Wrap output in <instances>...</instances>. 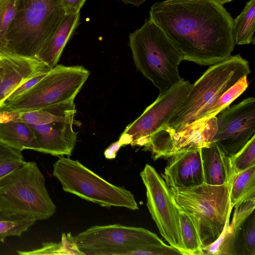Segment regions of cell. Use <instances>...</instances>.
I'll use <instances>...</instances> for the list:
<instances>
[{
	"instance_id": "obj_1",
	"label": "cell",
	"mask_w": 255,
	"mask_h": 255,
	"mask_svg": "<svg viewBox=\"0 0 255 255\" xmlns=\"http://www.w3.org/2000/svg\"><path fill=\"white\" fill-rule=\"evenodd\" d=\"M149 18L172 41L184 60L211 66L231 56L235 46L233 18L213 0L157 1Z\"/></svg>"
},
{
	"instance_id": "obj_2",
	"label": "cell",
	"mask_w": 255,
	"mask_h": 255,
	"mask_svg": "<svg viewBox=\"0 0 255 255\" xmlns=\"http://www.w3.org/2000/svg\"><path fill=\"white\" fill-rule=\"evenodd\" d=\"M128 45L136 68L158 89L169 90L181 79L183 56L164 32L149 18L129 35Z\"/></svg>"
},
{
	"instance_id": "obj_3",
	"label": "cell",
	"mask_w": 255,
	"mask_h": 255,
	"mask_svg": "<svg viewBox=\"0 0 255 255\" xmlns=\"http://www.w3.org/2000/svg\"><path fill=\"white\" fill-rule=\"evenodd\" d=\"M251 73L240 54L211 65L193 84L181 106L162 127L180 131L202 120L211 105L226 90Z\"/></svg>"
},
{
	"instance_id": "obj_4",
	"label": "cell",
	"mask_w": 255,
	"mask_h": 255,
	"mask_svg": "<svg viewBox=\"0 0 255 255\" xmlns=\"http://www.w3.org/2000/svg\"><path fill=\"white\" fill-rule=\"evenodd\" d=\"M65 15L61 0H20L1 52L36 58Z\"/></svg>"
},
{
	"instance_id": "obj_5",
	"label": "cell",
	"mask_w": 255,
	"mask_h": 255,
	"mask_svg": "<svg viewBox=\"0 0 255 255\" xmlns=\"http://www.w3.org/2000/svg\"><path fill=\"white\" fill-rule=\"evenodd\" d=\"M83 255H177L154 233L121 224L94 226L73 237Z\"/></svg>"
},
{
	"instance_id": "obj_6",
	"label": "cell",
	"mask_w": 255,
	"mask_h": 255,
	"mask_svg": "<svg viewBox=\"0 0 255 255\" xmlns=\"http://www.w3.org/2000/svg\"><path fill=\"white\" fill-rule=\"evenodd\" d=\"M230 187L205 183L190 188L169 187L176 204L194 225L202 247L217 240L230 217Z\"/></svg>"
},
{
	"instance_id": "obj_7",
	"label": "cell",
	"mask_w": 255,
	"mask_h": 255,
	"mask_svg": "<svg viewBox=\"0 0 255 255\" xmlns=\"http://www.w3.org/2000/svg\"><path fill=\"white\" fill-rule=\"evenodd\" d=\"M45 178L35 162L25 164L0 180V208L46 220L56 206L45 184Z\"/></svg>"
},
{
	"instance_id": "obj_8",
	"label": "cell",
	"mask_w": 255,
	"mask_h": 255,
	"mask_svg": "<svg viewBox=\"0 0 255 255\" xmlns=\"http://www.w3.org/2000/svg\"><path fill=\"white\" fill-rule=\"evenodd\" d=\"M53 174L65 192L84 200L108 208L138 209L134 196L130 191L108 182L77 160L60 156L53 164Z\"/></svg>"
},
{
	"instance_id": "obj_9",
	"label": "cell",
	"mask_w": 255,
	"mask_h": 255,
	"mask_svg": "<svg viewBox=\"0 0 255 255\" xmlns=\"http://www.w3.org/2000/svg\"><path fill=\"white\" fill-rule=\"evenodd\" d=\"M89 75L83 66L56 65L27 92L0 111L26 112L74 100Z\"/></svg>"
},
{
	"instance_id": "obj_10",
	"label": "cell",
	"mask_w": 255,
	"mask_h": 255,
	"mask_svg": "<svg viewBox=\"0 0 255 255\" xmlns=\"http://www.w3.org/2000/svg\"><path fill=\"white\" fill-rule=\"evenodd\" d=\"M140 176L146 189V206L161 236L182 255H187L182 239L178 208L168 186L148 164Z\"/></svg>"
},
{
	"instance_id": "obj_11",
	"label": "cell",
	"mask_w": 255,
	"mask_h": 255,
	"mask_svg": "<svg viewBox=\"0 0 255 255\" xmlns=\"http://www.w3.org/2000/svg\"><path fill=\"white\" fill-rule=\"evenodd\" d=\"M191 86L183 78L169 90L159 94L142 114L128 124L121 134L122 146H143L151 136L165 125L186 98Z\"/></svg>"
},
{
	"instance_id": "obj_12",
	"label": "cell",
	"mask_w": 255,
	"mask_h": 255,
	"mask_svg": "<svg viewBox=\"0 0 255 255\" xmlns=\"http://www.w3.org/2000/svg\"><path fill=\"white\" fill-rule=\"evenodd\" d=\"M216 130V117L194 122L180 131L161 127L151 136L143 149L150 151L154 160L169 158L180 152L209 145Z\"/></svg>"
},
{
	"instance_id": "obj_13",
	"label": "cell",
	"mask_w": 255,
	"mask_h": 255,
	"mask_svg": "<svg viewBox=\"0 0 255 255\" xmlns=\"http://www.w3.org/2000/svg\"><path fill=\"white\" fill-rule=\"evenodd\" d=\"M217 130L212 142L231 156L255 135V99L249 97L228 107L216 116Z\"/></svg>"
},
{
	"instance_id": "obj_14",
	"label": "cell",
	"mask_w": 255,
	"mask_h": 255,
	"mask_svg": "<svg viewBox=\"0 0 255 255\" xmlns=\"http://www.w3.org/2000/svg\"><path fill=\"white\" fill-rule=\"evenodd\" d=\"M51 69L37 58L0 52V108L8 96L21 84Z\"/></svg>"
},
{
	"instance_id": "obj_15",
	"label": "cell",
	"mask_w": 255,
	"mask_h": 255,
	"mask_svg": "<svg viewBox=\"0 0 255 255\" xmlns=\"http://www.w3.org/2000/svg\"><path fill=\"white\" fill-rule=\"evenodd\" d=\"M74 125L80 126L81 123L74 118L45 125H29L35 133L38 152L61 156L71 155L75 147L78 132L74 130Z\"/></svg>"
},
{
	"instance_id": "obj_16",
	"label": "cell",
	"mask_w": 255,
	"mask_h": 255,
	"mask_svg": "<svg viewBox=\"0 0 255 255\" xmlns=\"http://www.w3.org/2000/svg\"><path fill=\"white\" fill-rule=\"evenodd\" d=\"M169 158L161 174L169 187L190 188L204 183L201 148L180 152Z\"/></svg>"
},
{
	"instance_id": "obj_17",
	"label": "cell",
	"mask_w": 255,
	"mask_h": 255,
	"mask_svg": "<svg viewBox=\"0 0 255 255\" xmlns=\"http://www.w3.org/2000/svg\"><path fill=\"white\" fill-rule=\"evenodd\" d=\"M255 199L247 201L235 208L231 223L227 218L219 237L212 244L202 247L204 255H235V244L243 223L255 211Z\"/></svg>"
},
{
	"instance_id": "obj_18",
	"label": "cell",
	"mask_w": 255,
	"mask_h": 255,
	"mask_svg": "<svg viewBox=\"0 0 255 255\" xmlns=\"http://www.w3.org/2000/svg\"><path fill=\"white\" fill-rule=\"evenodd\" d=\"M204 183L211 185L230 184L234 174L230 156L214 142L201 148Z\"/></svg>"
},
{
	"instance_id": "obj_19",
	"label": "cell",
	"mask_w": 255,
	"mask_h": 255,
	"mask_svg": "<svg viewBox=\"0 0 255 255\" xmlns=\"http://www.w3.org/2000/svg\"><path fill=\"white\" fill-rule=\"evenodd\" d=\"M80 12L66 14L59 26L44 44L36 58L52 69L59 61L63 50L78 25Z\"/></svg>"
},
{
	"instance_id": "obj_20",
	"label": "cell",
	"mask_w": 255,
	"mask_h": 255,
	"mask_svg": "<svg viewBox=\"0 0 255 255\" xmlns=\"http://www.w3.org/2000/svg\"><path fill=\"white\" fill-rule=\"evenodd\" d=\"M74 100L56 104L44 109L22 113H9L8 120L29 125H42L75 118L76 114Z\"/></svg>"
},
{
	"instance_id": "obj_21",
	"label": "cell",
	"mask_w": 255,
	"mask_h": 255,
	"mask_svg": "<svg viewBox=\"0 0 255 255\" xmlns=\"http://www.w3.org/2000/svg\"><path fill=\"white\" fill-rule=\"evenodd\" d=\"M0 141L21 151L39 149L35 133L30 126L13 120L0 121Z\"/></svg>"
},
{
	"instance_id": "obj_22",
	"label": "cell",
	"mask_w": 255,
	"mask_h": 255,
	"mask_svg": "<svg viewBox=\"0 0 255 255\" xmlns=\"http://www.w3.org/2000/svg\"><path fill=\"white\" fill-rule=\"evenodd\" d=\"M253 199H255V166L234 174L230 187L232 208Z\"/></svg>"
},
{
	"instance_id": "obj_23",
	"label": "cell",
	"mask_w": 255,
	"mask_h": 255,
	"mask_svg": "<svg viewBox=\"0 0 255 255\" xmlns=\"http://www.w3.org/2000/svg\"><path fill=\"white\" fill-rule=\"evenodd\" d=\"M255 0L246 2L242 12L233 19V37L235 45L255 43Z\"/></svg>"
},
{
	"instance_id": "obj_24",
	"label": "cell",
	"mask_w": 255,
	"mask_h": 255,
	"mask_svg": "<svg viewBox=\"0 0 255 255\" xmlns=\"http://www.w3.org/2000/svg\"><path fill=\"white\" fill-rule=\"evenodd\" d=\"M37 220L8 210L0 209V242L9 236L20 237Z\"/></svg>"
},
{
	"instance_id": "obj_25",
	"label": "cell",
	"mask_w": 255,
	"mask_h": 255,
	"mask_svg": "<svg viewBox=\"0 0 255 255\" xmlns=\"http://www.w3.org/2000/svg\"><path fill=\"white\" fill-rule=\"evenodd\" d=\"M235 255H255V212L243 223L235 244Z\"/></svg>"
},
{
	"instance_id": "obj_26",
	"label": "cell",
	"mask_w": 255,
	"mask_h": 255,
	"mask_svg": "<svg viewBox=\"0 0 255 255\" xmlns=\"http://www.w3.org/2000/svg\"><path fill=\"white\" fill-rule=\"evenodd\" d=\"M247 77L241 78L224 92L211 105L201 121L216 117L220 112L229 107L248 88L249 84Z\"/></svg>"
},
{
	"instance_id": "obj_27",
	"label": "cell",
	"mask_w": 255,
	"mask_h": 255,
	"mask_svg": "<svg viewBox=\"0 0 255 255\" xmlns=\"http://www.w3.org/2000/svg\"><path fill=\"white\" fill-rule=\"evenodd\" d=\"M178 208L182 239L186 255H204L202 246L194 225L187 215Z\"/></svg>"
},
{
	"instance_id": "obj_28",
	"label": "cell",
	"mask_w": 255,
	"mask_h": 255,
	"mask_svg": "<svg viewBox=\"0 0 255 255\" xmlns=\"http://www.w3.org/2000/svg\"><path fill=\"white\" fill-rule=\"evenodd\" d=\"M19 255H39V254H66L82 255L78 250L75 243L73 236L70 233H63L60 242L46 243L41 248L31 251H17Z\"/></svg>"
},
{
	"instance_id": "obj_29",
	"label": "cell",
	"mask_w": 255,
	"mask_h": 255,
	"mask_svg": "<svg viewBox=\"0 0 255 255\" xmlns=\"http://www.w3.org/2000/svg\"><path fill=\"white\" fill-rule=\"evenodd\" d=\"M21 151L0 141V180L25 164Z\"/></svg>"
},
{
	"instance_id": "obj_30",
	"label": "cell",
	"mask_w": 255,
	"mask_h": 255,
	"mask_svg": "<svg viewBox=\"0 0 255 255\" xmlns=\"http://www.w3.org/2000/svg\"><path fill=\"white\" fill-rule=\"evenodd\" d=\"M230 162L234 174L255 166V135L233 155Z\"/></svg>"
},
{
	"instance_id": "obj_31",
	"label": "cell",
	"mask_w": 255,
	"mask_h": 255,
	"mask_svg": "<svg viewBox=\"0 0 255 255\" xmlns=\"http://www.w3.org/2000/svg\"><path fill=\"white\" fill-rule=\"evenodd\" d=\"M20 0H0V52L5 45V35L16 14Z\"/></svg>"
},
{
	"instance_id": "obj_32",
	"label": "cell",
	"mask_w": 255,
	"mask_h": 255,
	"mask_svg": "<svg viewBox=\"0 0 255 255\" xmlns=\"http://www.w3.org/2000/svg\"><path fill=\"white\" fill-rule=\"evenodd\" d=\"M48 73H39L23 82L8 96L0 108L8 105L23 95L40 81Z\"/></svg>"
},
{
	"instance_id": "obj_33",
	"label": "cell",
	"mask_w": 255,
	"mask_h": 255,
	"mask_svg": "<svg viewBox=\"0 0 255 255\" xmlns=\"http://www.w3.org/2000/svg\"><path fill=\"white\" fill-rule=\"evenodd\" d=\"M86 0H61V3L66 14L79 12Z\"/></svg>"
},
{
	"instance_id": "obj_34",
	"label": "cell",
	"mask_w": 255,
	"mask_h": 255,
	"mask_svg": "<svg viewBox=\"0 0 255 255\" xmlns=\"http://www.w3.org/2000/svg\"><path fill=\"white\" fill-rule=\"evenodd\" d=\"M122 146L119 141L112 143L104 151L105 157L108 159H112L116 157L117 153Z\"/></svg>"
},
{
	"instance_id": "obj_35",
	"label": "cell",
	"mask_w": 255,
	"mask_h": 255,
	"mask_svg": "<svg viewBox=\"0 0 255 255\" xmlns=\"http://www.w3.org/2000/svg\"><path fill=\"white\" fill-rule=\"evenodd\" d=\"M122 1L126 4H131L135 5V6H139L140 4H142L146 0H118Z\"/></svg>"
},
{
	"instance_id": "obj_36",
	"label": "cell",
	"mask_w": 255,
	"mask_h": 255,
	"mask_svg": "<svg viewBox=\"0 0 255 255\" xmlns=\"http://www.w3.org/2000/svg\"><path fill=\"white\" fill-rule=\"evenodd\" d=\"M216 2L223 5L226 3L229 2L233 0H213Z\"/></svg>"
},
{
	"instance_id": "obj_37",
	"label": "cell",
	"mask_w": 255,
	"mask_h": 255,
	"mask_svg": "<svg viewBox=\"0 0 255 255\" xmlns=\"http://www.w3.org/2000/svg\"></svg>"
}]
</instances>
